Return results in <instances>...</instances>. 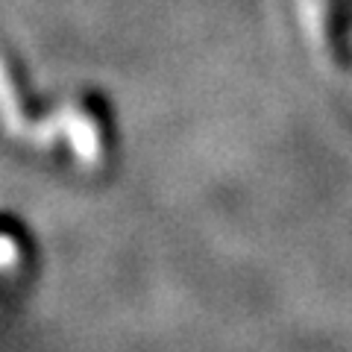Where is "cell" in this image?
<instances>
[{"mask_svg": "<svg viewBox=\"0 0 352 352\" xmlns=\"http://www.w3.org/2000/svg\"><path fill=\"white\" fill-rule=\"evenodd\" d=\"M68 147L74 159L85 170H100L109 162V132L100 115H94L91 109H74L68 115Z\"/></svg>", "mask_w": 352, "mask_h": 352, "instance_id": "cell-1", "label": "cell"}]
</instances>
